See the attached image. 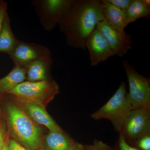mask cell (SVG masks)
<instances>
[{
  "label": "cell",
  "mask_w": 150,
  "mask_h": 150,
  "mask_svg": "<svg viewBox=\"0 0 150 150\" xmlns=\"http://www.w3.org/2000/svg\"><path fill=\"white\" fill-rule=\"evenodd\" d=\"M104 19L102 1L75 0L58 25L68 46L85 49L90 35L98 23Z\"/></svg>",
  "instance_id": "6da1fadb"
},
{
  "label": "cell",
  "mask_w": 150,
  "mask_h": 150,
  "mask_svg": "<svg viewBox=\"0 0 150 150\" xmlns=\"http://www.w3.org/2000/svg\"><path fill=\"white\" fill-rule=\"evenodd\" d=\"M5 102L4 114L10 137L27 150L42 148L44 135L41 126L30 119L9 97Z\"/></svg>",
  "instance_id": "7a4b0ae2"
},
{
  "label": "cell",
  "mask_w": 150,
  "mask_h": 150,
  "mask_svg": "<svg viewBox=\"0 0 150 150\" xmlns=\"http://www.w3.org/2000/svg\"><path fill=\"white\" fill-rule=\"evenodd\" d=\"M132 110L127 98L126 83L122 81L110 99L99 109L91 113V117L98 121L109 120L115 131L120 133L124 121Z\"/></svg>",
  "instance_id": "3957f363"
},
{
  "label": "cell",
  "mask_w": 150,
  "mask_h": 150,
  "mask_svg": "<svg viewBox=\"0 0 150 150\" xmlns=\"http://www.w3.org/2000/svg\"><path fill=\"white\" fill-rule=\"evenodd\" d=\"M59 93V85L52 79L35 82L25 81L17 86L7 94L29 100L46 109L49 103Z\"/></svg>",
  "instance_id": "277c9868"
},
{
  "label": "cell",
  "mask_w": 150,
  "mask_h": 150,
  "mask_svg": "<svg viewBox=\"0 0 150 150\" xmlns=\"http://www.w3.org/2000/svg\"><path fill=\"white\" fill-rule=\"evenodd\" d=\"M123 65L129 83L127 98L133 109H150V80L140 74L126 60Z\"/></svg>",
  "instance_id": "5b68a950"
},
{
  "label": "cell",
  "mask_w": 150,
  "mask_h": 150,
  "mask_svg": "<svg viewBox=\"0 0 150 150\" xmlns=\"http://www.w3.org/2000/svg\"><path fill=\"white\" fill-rule=\"evenodd\" d=\"M75 0H33L31 1L41 25L53 30Z\"/></svg>",
  "instance_id": "8992f818"
},
{
  "label": "cell",
  "mask_w": 150,
  "mask_h": 150,
  "mask_svg": "<svg viewBox=\"0 0 150 150\" xmlns=\"http://www.w3.org/2000/svg\"><path fill=\"white\" fill-rule=\"evenodd\" d=\"M150 109H133L124 121L121 132L126 141H137L150 134Z\"/></svg>",
  "instance_id": "52a82bcc"
},
{
  "label": "cell",
  "mask_w": 150,
  "mask_h": 150,
  "mask_svg": "<svg viewBox=\"0 0 150 150\" xmlns=\"http://www.w3.org/2000/svg\"><path fill=\"white\" fill-rule=\"evenodd\" d=\"M8 95L10 98L38 125L45 126L51 132L64 131L48 114L46 109L26 98L12 95Z\"/></svg>",
  "instance_id": "ba28073f"
},
{
  "label": "cell",
  "mask_w": 150,
  "mask_h": 150,
  "mask_svg": "<svg viewBox=\"0 0 150 150\" xmlns=\"http://www.w3.org/2000/svg\"><path fill=\"white\" fill-rule=\"evenodd\" d=\"M96 28L107 40L114 56L122 57L132 48V39L126 33H121L114 29L106 19L97 25Z\"/></svg>",
  "instance_id": "9c48e42d"
},
{
  "label": "cell",
  "mask_w": 150,
  "mask_h": 150,
  "mask_svg": "<svg viewBox=\"0 0 150 150\" xmlns=\"http://www.w3.org/2000/svg\"><path fill=\"white\" fill-rule=\"evenodd\" d=\"M51 54L50 50L43 45L18 40L8 54L14 64L25 67L35 60Z\"/></svg>",
  "instance_id": "30bf717a"
},
{
  "label": "cell",
  "mask_w": 150,
  "mask_h": 150,
  "mask_svg": "<svg viewBox=\"0 0 150 150\" xmlns=\"http://www.w3.org/2000/svg\"><path fill=\"white\" fill-rule=\"evenodd\" d=\"M86 48L88 50L92 66H97L114 56L107 40L96 28L88 38Z\"/></svg>",
  "instance_id": "8fae6325"
},
{
  "label": "cell",
  "mask_w": 150,
  "mask_h": 150,
  "mask_svg": "<svg viewBox=\"0 0 150 150\" xmlns=\"http://www.w3.org/2000/svg\"><path fill=\"white\" fill-rule=\"evenodd\" d=\"M53 60L51 54L35 60L25 67L26 81L30 82L52 80L51 76Z\"/></svg>",
  "instance_id": "7c38bea8"
},
{
  "label": "cell",
  "mask_w": 150,
  "mask_h": 150,
  "mask_svg": "<svg viewBox=\"0 0 150 150\" xmlns=\"http://www.w3.org/2000/svg\"><path fill=\"white\" fill-rule=\"evenodd\" d=\"M79 144L66 135L64 131H49L43 137L42 148L45 150H72Z\"/></svg>",
  "instance_id": "4fadbf2b"
},
{
  "label": "cell",
  "mask_w": 150,
  "mask_h": 150,
  "mask_svg": "<svg viewBox=\"0 0 150 150\" xmlns=\"http://www.w3.org/2000/svg\"><path fill=\"white\" fill-rule=\"evenodd\" d=\"M25 80L26 73L25 68L14 64L10 72L4 77L0 79V92L3 95L7 94Z\"/></svg>",
  "instance_id": "5bb4252c"
},
{
  "label": "cell",
  "mask_w": 150,
  "mask_h": 150,
  "mask_svg": "<svg viewBox=\"0 0 150 150\" xmlns=\"http://www.w3.org/2000/svg\"><path fill=\"white\" fill-rule=\"evenodd\" d=\"M105 19L114 29L121 33H125V10L114 6L102 0Z\"/></svg>",
  "instance_id": "9a60e30c"
},
{
  "label": "cell",
  "mask_w": 150,
  "mask_h": 150,
  "mask_svg": "<svg viewBox=\"0 0 150 150\" xmlns=\"http://www.w3.org/2000/svg\"><path fill=\"white\" fill-rule=\"evenodd\" d=\"M18 41L12 30L10 20L7 13L0 31V52L9 54Z\"/></svg>",
  "instance_id": "2e32d148"
},
{
  "label": "cell",
  "mask_w": 150,
  "mask_h": 150,
  "mask_svg": "<svg viewBox=\"0 0 150 150\" xmlns=\"http://www.w3.org/2000/svg\"><path fill=\"white\" fill-rule=\"evenodd\" d=\"M150 9L146 7L142 0H133L125 11V27L142 18L149 17Z\"/></svg>",
  "instance_id": "e0dca14e"
},
{
  "label": "cell",
  "mask_w": 150,
  "mask_h": 150,
  "mask_svg": "<svg viewBox=\"0 0 150 150\" xmlns=\"http://www.w3.org/2000/svg\"><path fill=\"white\" fill-rule=\"evenodd\" d=\"M10 135L8 128L2 110L0 112V150L2 149L8 141Z\"/></svg>",
  "instance_id": "ac0fdd59"
},
{
  "label": "cell",
  "mask_w": 150,
  "mask_h": 150,
  "mask_svg": "<svg viewBox=\"0 0 150 150\" xmlns=\"http://www.w3.org/2000/svg\"><path fill=\"white\" fill-rule=\"evenodd\" d=\"M85 146L86 150H112L110 146L100 140H95L92 144Z\"/></svg>",
  "instance_id": "d6986e66"
},
{
  "label": "cell",
  "mask_w": 150,
  "mask_h": 150,
  "mask_svg": "<svg viewBox=\"0 0 150 150\" xmlns=\"http://www.w3.org/2000/svg\"><path fill=\"white\" fill-rule=\"evenodd\" d=\"M105 1L116 7L126 11L133 0H105Z\"/></svg>",
  "instance_id": "ffe728a7"
},
{
  "label": "cell",
  "mask_w": 150,
  "mask_h": 150,
  "mask_svg": "<svg viewBox=\"0 0 150 150\" xmlns=\"http://www.w3.org/2000/svg\"><path fill=\"white\" fill-rule=\"evenodd\" d=\"M137 145L142 150H150V135L148 134L137 140Z\"/></svg>",
  "instance_id": "44dd1931"
},
{
  "label": "cell",
  "mask_w": 150,
  "mask_h": 150,
  "mask_svg": "<svg viewBox=\"0 0 150 150\" xmlns=\"http://www.w3.org/2000/svg\"><path fill=\"white\" fill-rule=\"evenodd\" d=\"M119 146L120 150H139L129 145L122 134H119Z\"/></svg>",
  "instance_id": "7402d4cb"
},
{
  "label": "cell",
  "mask_w": 150,
  "mask_h": 150,
  "mask_svg": "<svg viewBox=\"0 0 150 150\" xmlns=\"http://www.w3.org/2000/svg\"><path fill=\"white\" fill-rule=\"evenodd\" d=\"M7 3L4 1H0V31L2 25L3 21L6 14L7 13Z\"/></svg>",
  "instance_id": "603a6c76"
},
{
  "label": "cell",
  "mask_w": 150,
  "mask_h": 150,
  "mask_svg": "<svg viewBox=\"0 0 150 150\" xmlns=\"http://www.w3.org/2000/svg\"><path fill=\"white\" fill-rule=\"evenodd\" d=\"M8 144L11 150H27L15 140L11 138H9Z\"/></svg>",
  "instance_id": "cb8c5ba5"
},
{
  "label": "cell",
  "mask_w": 150,
  "mask_h": 150,
  "mask_svg": "<svg viewBox=\"0 0 150 150\" xmlns=\"http://www.w3.org/2000/svg\"><path fill=\"white\" fill-rule=\"evenodd\" d=\"M72 150H86L85 145H83L82 144H80L79 143L77 146Z\"/></svg>",
  "instance_id": "d4e9b609"
},
{
  "label": "cell",
  "mask_w": 150,
  "mask_h": 150,
  "mask_svg": "<svg viewBox=\"0 0 150 150\" xmlns=\"http://www.w3.org/2000/svg\"><path fill=\"white\" fill-rule=\"evenodd\" d=\"M142 1L145 6L150 9V1L149 0H142Z\"/></svg>",
  "instance_id": "484cf974"
},
{
  "label": "cell",
  "mask_w": 150,
  "mask_h": 150,
  "mask_svg": "<svg viewBox=\"0 0 150 150\" xmlns=\"http://www.w3.org/2000/svg\"><path fill=\"white\" fill-rule=\"evenodd\" d=\"M1 150H11L10 149L9 147L8 141V142H6V143L5 145H4V147H3L2 149Z\"/></svg>",
  "instance_id": "4316f807"
},
{
  "label": "cell",
  "mask_w": 150,
  "mask_h": 150,
  "mask_svg": "<svg viewBox=\"0 0 150 150\" xmlns=\"http://www.w3.org/2000/svg\"><path fill=\"white\" fill-rule=\"evenodd\" d=\"M3 95H3V94L1 93V92H0V100H1V99L2 97L3 96Z\"/></svg>",
  "instance_id": "83f0119b"
},
{
  "label": "cell",
  "mask_w": 150,
  "mask_h": 150,
  "mask_svg": "<svg viewBox=\"0 0 150 150\" xmlns=\"http://www.w3.org/2000/svg\"><path fill=\"white\" fill-rule=\"evenodd\" d=\"M1 100H0V112H1V110H2L1 108Z\"/></svg>",
  "instance_id": "f1b7e54d"
},
{
  "label": "cell",
  "mask_w": 150,
  "mask_h": 150,
  "mask_svg": "<svg viewBox=\"0 0 150 150\" xmlns=\"http://www.w3.org/2000/svg\"><path fill=\"white\" fill-rule=\"evenodd\" d=\"M37 150H45L44 149H42V148H40V149H38Z\"/></svg>",
  "instance_id": "f546056e"
}]
</instances>
